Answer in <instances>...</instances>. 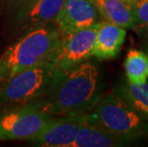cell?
Returning <instances> with one entry per match:
<instances>
[{
	"instance_id": "11",
	"label": "cell",
	"mask_w": 148,
	"mask_h": 147,
	"mask_svg": "<svg viewBox=\"0 0 148 147\" xmlns=\"http://www.w3.org/2000/svg\"><path fill=\"white\" fill-rule=\"evenodd\" d=\"M102 20L124 29L134 28L133 3L128 0H90Z\"/></svg>"
},
{
	"instance_id": "7",
	"label": "cell",
	"mask_w": 148,
	"mask_h": 147,
	"mask_svg": "<svg viewBox=\"0 0 148 147\" xmlns=\"http://www.w3.org/2000/svg\"><path fill=\"white\" fill-rule=\"evenodd\" d=\"M101 17L90 0H66L53 20L61 34L95 26Z\"/></svg>"
},
{
	"instance_id": "14",
	"label": "cell",
	"mask_w": 148,
	"mask_h": 147,
	"mask_svg": "<svg viewBox=\"0 0 148 147\" xmlns=\"http://www.w3.org/2000/svg\"><path fill=\"white\" fill-rule=\"evenodd\" d=\"M119 95L148 120V82L134 84L127 82L121 87Z\"/></svg>"
},
{
	"instance_id": "19",
	"label": "cell",
	"mask_w": 148,
	"mask_h": 147,
	"mask_svg": "<svg viewBox=\"0 0 148 147\" xmlns=\"http://www.w3.org/2000/svg\"><path fill=\"white\" fill-rule=\"evenodd\" d=\"M128 1H130V2H131V3H133V2H134V1H135V0H128Z\"/></svg>"
},
{
	"instance_id": "9",
	"label": "cell",
	"mask_w": 148,
	"mask_h": 147,
	"mask_svg": "<svg viewBox=\"0 0 148 147\" xmlns=\"http://www.w3.org/2000/svg\"><path fill=\"white\" fill-rule=\"evenodd\" d=\"M66 0H37L26 9L14 12V23L19 32L28 33L36 28L53 24Z\"/></svg>"
},
{
	"instance_id": "8",
	"label": "cell",
	"mask_w": 148,
	"mask_h": 147,
	"mask_svg": "<svg viewBox=\"0 0 148 147\" xmlns=\"http://www.w3.org/2000/svg\"><path fill=\"white\" fill-rule=\"evenodd\" d=\"M83 120V114L55 117L38 136L29 142L37 146L72 147Z\"/></svg>"
},
{
	"instance_id": "12",
	"label": "cell",
	"mask_w": 148,
	"mask_h": 147,
	"mask_svg": "<svg viewBox=\"0 0 148 147\" xmlns=\"http://www.w3.org/2000/svg\"><path fill=\"white\" fill-rule=\"evenodd\" d=\"M128 143L125 139L88 123L84 120L72 147H116L127 145Z\"/></svg>"
},
{
	"instance_id": "10",
	"label": "cell",
	"mask_w": 148,
	"mask_h": 147,
	"mask_svg": "<svg viewBox=\"0 0 148 147\" xmlns=\"http://www.w3.org/2000/svg\"><path fill=\"white\" fill-rule=\"evenodd\" d=\"M125 36L126 29L105 20L99 21L97 24L93 57L100 60H108L116 57L123 45Z\"/></svg>"
},
{
	"instance_id": "3",
	"label": "cell",
	"mask_w": 148,
	"mask_h": 147,
	"mask_svg": "<svg viewBox=\"0 0 148 147\" xmlns=\"http://www.w3.org/2000/svg\"><path fill=\"white\" fill-rule=\"evenodd\" d=\"M61 36L53 24L25 34L0 55V82L47 59L60 41Z\"/></svg>"
},
{
	"instance_id": "13",
	"label": "cell",
	"mask_w": 148,
	"mask_h": 147,
	"mask_svg": "<svg viewBox=\"0 0 148 147\" xmlns=\"http://www.w3.org/2000/svg\"><path fill=\"white\" fill-rule=\"evenodd\" d=\"M127 81L134 84L145 83L148 79V57L136 49L129 50L124 60Z\"/></svg>"
},
{
	"instance_id": "2",
	"label": "cell",
	"mask_w": 148,
	"mask_h": 147,
	"mask_svg": "<svg viewBox=\"0 0 148 147\" xmlns=\"http://www.w3.org/2000/svg\"><path fill=\"white\" fill-rule=\"evenodd\" d=\"M84 120L129 143L148 137V120L119 94L100 96Z\"/></svg>"
},
{
	"instance_id": "5",
	"label": "cell",
	"mask_w": 148,
	"mask_h": 147,
	"mask_svg": "<svg viewBox=\"0 0 148 147\" xmlns=\"http://www.w3.org/2000/svg\"><path fill=\"white\" fill-rule=\"evenodd\" d=\"M53 116L34 105L0 108V140H31L41 133Z\"/></svg>"
},
{
	"instance_id": "4",
	"label": "cell",
	"mask_w": 148,
	"mask_h": 147,
	"mask_svg": "<svg viewBox=\"0 0 148 147\" xmlns=\"http://www.w3.org/2000/svg\"><path fill=\"white\" fill-rule=\"evenodd\" d=\"M48 59L0 82V108L31 105L42 98L60 73Z\"/></svg>"
},
{
	"instance_id": "6",
	"label": "cell",
	"mask_w": 148,
	"mask_h": 147,
	"mask_svg": "<svg viewBox=\"0 0 148 147\" xmlns=\"http://www.w3.org/2000/svg\"><path fill=\"white\" fill-rule=\"evenodd\" d=\"M97 24L77 32L62 34L60 41L47 59L56 68L64 70L93 57Z\"/></svg>"
},
{
	"instance_id": "1",
	"label": "cell",
	"mask_w": 148,
	"mask_h": 147,
	"mask_svg": "<svg viewBox=\"0 0 148 147\" xmlns=\"http://www.w3.org/2000/svg\"><path fill=\"white\" fill-rule=\"evenodd\" d=\"M100 86L99 68L85 60L61 70L46 95L31 105L53 117L85 114L101 96Z\"/></svg>"
},
{
	"instance_id": "17",
	"label": "cell",
	"mask_w": 148,
	"mask_h": 147,
	"mask_svg": "<svg viewBox=\"0 0 148 147\" xmlns=\"http://www.w3.org/2000/svg\"><path fill=\"white\" fill-rule=\"evenodd\" d=\"M136 31L138 32V34H140V36H143L144 37H147V38H148V25L145 27L140 28V29H138Z\"/></svg>"
},
{
	"instance_id": "18",
	"label": "cell",
	"mask_w": 148,
	"mask_h": 147,
	"mask_svg": "<svg viewBox=\"0 0 148 147\" xmlns=\"http://www.w3.org/2000/svg\"><path fill=\"white\" fill-rule=\"evenodd\" d=\"M145 54L147 55V57H148V42H147V44H146V53Z\"/></svg>"
},
{
	"instance_id": "15",
	"label": "cell",
	"mask_w": 148,
	"mask_h": 147,
	"mask_svg": "<svg viewBox=\"0 0 148 147\" xmlns=\"http://www.w3.org/2000/svg\"><path fill=\"white\" fill-rule=\"evenodd\" d=\"M134 28L138 30L148 25V0H135L133 2Z\"/></svg>"
},
{
	"instance_id": "16",
	"label": "cell",
	"mask_w": 148,
	"mask_h": 147,
	"mask_svg": "<svg viewBox=\"0 0 148 147\" xmlns=\"http://www.w3.org/2000/svg\"><path fill=\"white\" fill-rule=\"evenodd\" d=\"M4 3L14 12L24 10L34 4L37 0H3Z\"/></svg>"
}]
</instances>
